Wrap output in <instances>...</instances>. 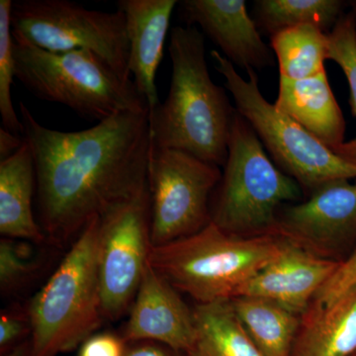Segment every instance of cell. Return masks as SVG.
Segmentation results:
<instances>
[{
    "mask_svg": "<svg viewBox=\"0 0 356 356\" xmlns=\"http://www.w3.org/2000/svg\"><path fill=\"white\" fill-rule=\"evenodd\" d=\"M274 105L332 152L346 142V121L325 72L301 81L280 77Z\"/></svg>",
    "mask_w": 356,
    "mask_h": 356,
    "instance_id": "cell-16",
    "label": "cell"
},
{
    "mask_svg": "<svg viewBox=\"0 0 356 356\" xmlns=\"http://www.w3.org/2000/svg\"><path fill=\"white\" fill-rule=\"evenodd\" d=\"M355 356H356V353H355Z\"/></svg>",
    "mask_w": 356,
    "mask_h": 356,
    "instance_id": "cell-33",
    "label": "cell"
},
{
    "mask_svg": "<svg viewBox=\"0 0 356 356\" xmlns=\"http://www.w3.org/2000/svg\"><path fill=\"white\" fill-rule=\"evenodd\" d=\"M20 115L34 159L37 221L49 245H72L95 218L146 189L149 111L122 112L74 132L44 127L23 102Z\"/></svg>",
    "mask_w": 356,
    "mask_h": 356,
    "instance_id": "cell-1",
    "label": "cell"
},
{
    "mask_svg": "<svg viewBox=\"0 0 356 356\" xmlns=\"http://www.w3.org/2000/svg\"><path fill=\"white\" fill-rule=\"evenodd\" d=\"M351 6H353V13H355L356 19V1L351 2Z\"/></svg>",
    "mask_w": 356,
    "mask_h": 356,
    "instance_id": "cell-32",
    "label": "cell"
},
{
    "mask_svg": "<svg viewBox=\"0 0 356 356\" xmlns=\"http://www.w3.org/2000/svg\"><path fill=\"white\" fill-rule=\"evenodd\" d=\"M220 166L177 151L152 147L147 168L153 247L197 233L211 222Z\"/></svg>",
    "mask_w": 356,
    "mask_h": 356,
    "instance_id": "cell-9",
    "label": "cell"
},
{
    "mask_svg": "<svg viewBox=\"0 0 356 356\" xmlns=\"http://www.w3.org/2000/svg\"><path fill=\"white\" fill-rule=\"evenodd\" d=\"M37 243L2 236L0 240V292L13 296L27 287L44 268L46 255Z\"/></svg>",
    "mask_w": 356,
    "mask_h": 356,
    "instance_id": "cell-23",
    "label": "cell"
},
{
    "mask_svg": "<svg viewBox=\"0 0 356 356\" xmlns=\"http://www.w3.org/2000/svg\"><path fill=\"white\" fill-rule=\"evenodd\" d=\"M96 217L70 245L29 304L35 356H58L81 346L104 320L98 275Z\"/></svg>",
    "mask_w": 356,
    "mask_h": 356,
    "instance_id": "cell-5",
    "label": "cell"
},
{
    "mask_svg": "<svg viewBox=\"0 0 356 356\" xmlns=\"http://www.w3.org/2000/svg\"><path fill=\"white\" fill-rule=\"evenodd\" d=\"M126 356H189L153 341L129 343Z\"/></svg>",
    "mask_w": 356,
    "mask_h": 356,
    "instance_id": "cell-29",
    "label": "cell"
},
{
    "mask_svg": "<svg viewBox=\"0 0 356 356\" xmlns=\"http://www.w3.org/2000/svg\"><path fill=\"white\" fill-rule=\"evenodd\" d=\"M231 304L243 329L262 355L291 356L301 316L257 297H234Z\"/></svg>",
    "mask_w": 356,
    "mask_h": 356,
    "instance_id": "cell-19",
    "label": "cell"
},
{
    "mask_svg": "<svg viewBox=\"0 0 356 356\" xmlns=\"http://www.w3.org/2000/svg\"><path fill=\"white\" fill-rule=\"evenodd\" d=\"M129 313L122 334L128 343L153 341L191 355L195 341L193 311L149 264Z\"/></svg>",
    "mask_w": 356,
    "mask_h": 356,
    "instance_id": "cell-12",
    "label": "cell"
},
{
    "mask_svg": "<svg viewBox=\"0 0 356 356\" xmlns=\"http://www.w3.org/2000/svg\"><path fill=\"white\" fill-rule=\"evenodd\" d=\"M1 356H35L34 350H33L32 337Z\"/></svg>",
    "mask_w": 356,
    "mask_h": 356,
    "instance_id": "cell-31",
    "label": "cell"
},
{
    "mask_svg": "<svg viewBox=\"0 0 356 356\" xmlns=\"http://www.w3.org/2000/svg\"><path fill=\"white\" fill-rule=\"evenodd\" d=\"M195 341L189 356H264L243 329L231 300L197 304Z\"/></svg>",
    "mask_w": 356,
    "mask_h": 356,
    "instance_id": "cell-20",
    "label": "cell"
},
{
    "mask_svg": "<svg viewBox=\"0 0 356 356\" xmlns=\"http://www.w3.org/2000/svg\"><path fill=\"white\" fill-rule=\"evenodd\" d=\"M343 7L341 0H257L254 15L257 27L270 37L300 25L330 33L343 15Z\"/></svg>",
    "mask_w": 356,
    "mask_h": 356,
    "instance_id": "cell-22",
    "label": "cell"
},
{
    "mask_svg": "<svg viewBox=\"0 0 356 356\" xmlns=\"http://www.w3.org/2000/svg\"><path fill=\"white\" fill-rule=\"evenodd\" d=\"M129 343L122 336L102 332L89 337L79 346L77 356H126Z\"/></svg>",
    "mask_w": 356,
    "mask_h": 356,
    "instance_id": "cell-28",
    "label": "cell"
},
{
    "mask_svg": "<svg viewBox=\"0 0 356 356\" xmlns=\"http://www.w3.org/2000/svg\"><path fill=\"white\" fill-rule=\"evenodd\" d=\"M180 11L184 22L201 27L234 65L254 70L273 65L270 48L262 40L245 0H184Z\"/></svg>",
    "mask_w": 356,
    "mask_h": 356,
    "instance_id": "cell-14",
    "label": "cell"
},
{
    "mask_svg": "<svg viewBox=\"0 0 356 356\" xmlns=\"http://www.w3.org/2000/svg\"><path fill=\"white\" fill-rule=\"evenodd\" d=\"M356 288V248L353 254L341 261L331 278L318 290L313 302L331 306Z\"/></svg>",
    "mask_w": 356,
    "mask_h": 356,
    "instance_id": "cell-27",
    "label": "cell"
},
{
    "mask_svg": "<svg viewBox=\"0 0 356 356\" xmlns=\"http://www.w3.org/2000/svg\"><path fill=\"white\" fill-rule=\"evenodd\" d=\"M15 77L33 95L98 123L122 112L149 111L134 81L92 51L42 50L13 35Z\"/></svg>",
    "mask_w": 356,
    "mask_h": 356,
    "instance_id": "cell-4",
    "label": "cell"
},
{
    "mask_svg": "<svg viewBox=\"0 0 356 356\" xmlns=\"http://www.w3.org/2000/svg\"><path fill=\"white\" fill-rule=\"evenodd\" d=\"M33 332L29 304L13 305L1 311L0 315V355L31 339Z\"/></svg>",
    "mask_w": 356,
    "mask_h": 356,
    "instance_id": "cell-26",
    "label": "cell"
},
{
    "mask_svg": "<svg viewBox=\"0 0 356 356\" xmlns=\"http://www.w3.org/2000/svg\"><path fill=\"white\" fill-rule=\"evenodd\" d=\"M151 217L149 184L100 217L97 264L104 320H118L130 311L153 247Z\"/></svg>",
    "mask_w": 356,
    "mask_h": 356,
    "instance_id": "cell-10",
    "label": "cell"
},
{
    "mask_svg": "<svg viewBox=\"0 0 356 356\" xmlns=\"http://www.w3.org/2000/svg\"><path fill=\"white\" fill-rule=\"evenodd\" d=\"M34 159L28 143L0 161V234L44 245L48 243L33 211L36 198Z\"/></svg>",
    "mask_w": 356,
    "mask_h": 356,
    "instance_id": "cell-17",
    "label": "cell"
},
{
    "mask_svg": "<svg viewBox=\"0 0 356 356\" xmlns=\"http://www.w3.org/2000/svg\"><path fill=\"white\" fill-rule=\"evenodd\" d=\"M329 33L314 25L288 28L270 37V48L280 65V77L301 81L325 72Z\"/></svg>",
    "mask_w": 356,
    "mask_h": 356,
    "instance_id": "cell-21",
    "label": "cell"
},
{
    "mask_svg": "<svg viewBox=\"0 0 356 356\" xmlns=\"http://www.w3.org/2000/svg\"><path fill=\"white\" fill-rule=\"evenodd\" d=\"M276 233L312 254L330 259L356 235V181L330 182L303 202L280 208Z\"/></svg>",
    "mask_w": 356,
    "mask_h": 356,
    "instance_id": "cell-11",
    "label": "cell"
},
{
    "mask_svg": "<svg viewBox=\"0 0 356 356\" xmlns=\"http://www.w3.org/2000/svg\"><path fill=\"white\" fill-rule=\"evenodd\" d=\"M302 194L301 185L281 172L236 111L228 159L211 200V222L235 236L275 234L278 211L284 203L300 200Z\"/></svg>",
    "mask_w": 356,
    "mask_h": 356,
    "instance_id": "cell-6",
    "label": "cell"
},
{
    "mask_svg": "<svg viewBox=\"0 0 356 356\" xmlns=\"http://www.w3.org/2000/svg\"><path fill=\"white\" fill-rule=\"evenodd\" d=\"M24 142V136H17L6 129H0V161L13 156Z\"/></svg>",
    "mask_w": 356,
    "mask_h": 356,
    "instance_id": "cell-30",
    "label": "cell"
},
{
    "mask_svg": "<svg viewBox=\"0 0 356 356\" xmlns=\"http://www.w3.org/2000/svg\"><path fill=\"white\" fill-rule=\"evenodd\" d=\"M211 56L235 100L236 111L250 124L281 172L294 178L310 194L330 182L356 179V165L337 156L267 102L255 70H248L245 79L220 51H212Z\"/></svg>",
    "mask_w": 356,
    "mask_h": 356,
    "instance_id": "cell-7",
    "label": "cell"
},
{
    "mask_svg": "<svg viewBox=\"0 0 356 356\" xmlns=\"http://www.w3.org/2000/svg\"><path fill=\"white\" fill-rule=\"evenodd\" d=\"M11 0H0V115L2 126L17 136L24 135L22 121L16 113L11 96L15 77L13 36L11 28Z\"/></svg>",
    "mask_w": 356,
    "mask_h": 356,
    "instance_id": "cell-25",
    "label": "cell"
},
{
    "mask_svg": "<svg viewBox=\"0 0 356 356\" xmlns=\"http://www.w3.org/2000/svg\"><path fill=\"white\" fill-rule=\"evenodd\" d=\"M175 0H119L117 6L126 18L129 41V72L140 95L146 98L149 114L159 105L156 70L163 57Z\"/></svg>",
    "mask_w": 356,
    "mask_h": 356,
    "instance_id": "cell-15",
    "label": "cell"
},
{
    "mask_svg": "<svg viewBox=\"0 0 356 356\" xmlns=\"http://www.w3.org/2000/svg\"><path fill=\"white\" fill-rule=\"evenodd\" d=\"M356 288L331 306L312 302L301 316L291 356H355Z\"/></svg>",
    "mask_w": 356,
    "mask_h": 356,
    "instance_id": "cell-18",
    "label": "cell"
},
{
    "mask_svg": "<svg viewBox=\"0 0 356 356\" xmlns=\"http://www.w3.org/2000/svg\"><path fill=\"white\" fill-rule=\"evenodd\" d=\"M13 34L42 50L92 51L125 81L129 72L126 18L90 10L70 0H17L11 8Z\"/></svg>",
    "mask_w": 356,
    "mask_h": 356,
    "instance_id": "cell-8",
    "label": "cell"
},
{
    "mask_svg": "<svg viewBox=\"0 0 356 356\" xmlns=\"http://www.w3.org/2000/svg\"><path fill=\"white\" fill-rule=\"evenodd\" d=\"M168 51L172 79L165 102L149 114L152 147L224 168L236 109L211 79L203 35L195 26L172 28Z\"/></svg>",
    "mask_w": 356,
    "mask_h": 356,
    "instance_id": "cell-2",
    "label": "cell"
},
{
    "mask_svg": "<svg viewBox=\"0 0 356 356\" xmlns=\"http://www.w3.org/2000/svg\"><path fill=\"white\" fill-rule=\"evenodd\" d=\"M278 234L232 235L210 222L205 228L152 247L149 264L177 291L198 304L231 300L238 289L280 254Z\"/></svg>",
    "mask_w": 356,
    "mask_h": 356,
    "instance_id": "cell-3",
    "label": "cell"
},
{
    "mask_svg": "<svg viewBox=\"0 0 356 356\" xmlns=\"http://www.w3.org/2000/svg\"><path fill=\"white\" fill-rule=\"evenodd\" d=\"M341 261L312 254L285 238L280 254L247 281L235 297L269 300L302 316Z\"/></svg>",
    "mask_w": 356,
    "mask_h": 356,
    "instance_id": "cell-13",
    "label": "cell"
},
{
    "mask_svg": "<svg viewBox=\"0 0 356 356\" xmlns=\"http://www.w3.org/2000/svg\"><path fill=\"white\" fill-rule=\"evenodd\" d=\"M329 36L327 60L336 63L343 70L350 90V106L356 118V19L355 13L343 14ZM344 161L356 165V137L344 142L334 152Z\"/></svg>",
    "mask_w": 356,
    "mask_h": 356,
    "instance_id": "cell-24",
    "label": "cell"
}]
</instances>
